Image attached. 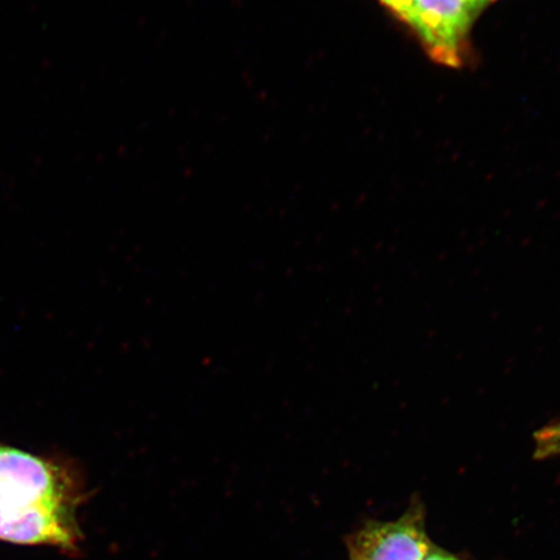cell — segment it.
Segmentation results:
<instances>
[{
  "instance_id": "cell-1",
  "label": "cell",
  "mask_w": 560,
  "mask_h": 560,
  "mask_svg": "<svg viewBox=\"0 0 560 560\" xmlns=\"http://www.w3.org/2000/svg\"><path fill=\"white\" fill-rule=\"evenodd\" d=\"M85 499L72 467L0 444V541L80 550Z\"/></svg>"
},
{
  "instance_id": "cell-3",
  "label": "cell",
  "mask_w": 560,
  "mask_h": 560,
  "mask_svg": "<svg viewBox=\"0 0 560 560\" xmlns=\"http://www.w3.org/2000/svg\"><path fill=\"white\" fill-rule=\"evenodd\" d=\"M349 560H424L432 542L424 510L412 505L396 521L369 522L347 540Z\"/></svg>"
},
{
  "instance_id": "cell-6",
  "label": "cell",
  "mask_w": 560,
  "mask_h": 560,
  "mask_svg": "<svg viewBox=\"0 0 560 560\" xmlns=\"http://www.w3.org/2000/svg\"><path fill=\"white\" fill-rule=\"evenodd\" d=\"M424 560H460L457 557L451 555L446 550L436 548L435 545L432 546L429 555H427Z\"/></svg>"
},
{
  "instance_id": "cell-2",
  "label": "cell",
  "mask_w": 560,
  "mask_h": 560,
  "mask_svg": "<svg viewBox=\"0 0 560 560\" xmlns=\"http://www.w3.org/2000/svg\"><path fill=\"white\" fill-rule=\"evenodd\" d=\"M494 0H415L409 27L433 61L457 68L465 61L474 21Z\"/></svg>"
},
{
  "instance_id": "cell-4",
  "label": "cell",
  "mask_w": 560,
  "mask_h": 560,
  "mask_svg": "<svg viewBox=\"0 0 560 560\" xmlns=\"http://www.w3.org/2000/svg\"><path fill=\"white\" fill-rule=\"evenodd\" d=\"M537 458L555 457L560 454V422L545 427L536 438Z\"/></svg>"
},
{
  "instance_id": "cell-5",
  "label": "cell",
  "mask_w": 560,
  "mask_h": 560,
  "mask_svg": "<svg viewBox=\"0 0 560 560\" xmlns=\"http://www.w3.org/2000/svg\"><path fill=\"white\" fill-rule=\"evenodd\" d=\"M385 9L394 13L402 23L409 25L415 0H377Z\"/></svg>"
}]
</instances>
